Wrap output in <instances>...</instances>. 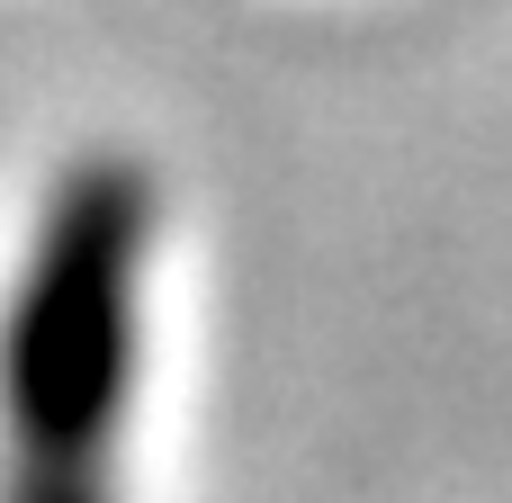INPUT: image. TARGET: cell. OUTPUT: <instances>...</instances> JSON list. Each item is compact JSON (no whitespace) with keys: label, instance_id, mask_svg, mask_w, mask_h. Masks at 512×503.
<instances>
[{"label":"cell","instance_id":"obj_1","mask_svg":"<svg viewBox=\"0 0 512 503\" xmlns=\"http://www.w3.org/2000/svg\"><path fill=\"white\" fill-rule=\"evenodd\" d=\"M135 234L144 198L126 171L63 180L0 333V405L18 441L0 503H108V423L126 396V324H135L126 306Z\"/></svg>","mask_w":512,"mask_h":503}]
</instances>
